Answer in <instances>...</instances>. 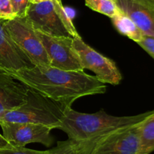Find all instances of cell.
<instances>
[{
	"instance_id": "obj_1",
	"label": "cell",
	"mask_w": 154,
	"mask_h": 154,
	"mask_svg": "<svg viewBox=\"0 0 154 154\" xmlns=\"http://www.w3.org/2000/svg\"><path fill=\"white\" fill-rule=\"evenodd\" d=\"M10 74L29 90L66 108L72 106L80 98L103 94L107 90L105 83L84 71H67L51 66H34Z\"/></svg>"
},
{
	"instance_id": "obj_2",
	"label": "cell",
	"mask_w": 154,
	"mask_h": 154,
	"mask_svg": "<svg viewBox=\"0 0 154 154\" xmlns=\"http://www.w3.org/2000/svg\"><path fill=\"white\" fill-rule=\"evenodd\" d=\"M153 111L152 110L135 116L115 117L103 110L94 114H87L66 107L59 129L66 132L69 138L75 141L99 139L116 129L142 121Z\"/></svg>"
},
{
	"instance_id": "obj_3",
	"label": "cell",
	"mask_w": 154,
	"mask_h": 154,
	"mask_svg": "<svg viewBox=\"0 0 154 154\" xmlns=\"http://www.w3.org/2000/svg\"><path fill=\"white\" fill-rule=\"evenodd\" d=\"M66 107L29 90L27 101L0 116V123H34L59 129Z\"/></svg>"
},
{
	"instance_id": "obj_4",
	"label": "cell",
	"mask_w": 154,
	"mask_h": 154,
	"mask_svg": "<svg viewBox=\"0 0 154 154\" xmlns=\"http://www.w3.org/2000/svg\"><path fill=\"white\" fill-rule=\"evenodd\" d=\"M4 26L14 42L34 66H51L43 45L26 17H16L5 20Z\"/></svg>"
},
{
	"instance_id": "obj_5",
	"label": "cell",
	"mask_w": 154,
	"mask_h": 154,
	"mask_svg": "<svg viewBox=\"0 0 154 154\" xmlns=\"http://www.w3.org/2000/svg\"><path fill=\"white\" fill-rule=\"evenodd\" d=\"M73 47L79 57L84 69H89L105 84L118 85L122 75L115 62L95 51L83 41L82 38H73Z\"/></svg>"
},
{
	"instance_id": "obj_6",
	"label": "cell",
	"mask_w": 154,
	"mask_h": 154,
	"mask_svg": "<svg viewBox=\"0 0 154 154\" xmlns=\"http://www.w3.org/2000/svg\"><path fill=\"white\" fill-rule=\"evenodd\" d=\"M145 119L104 135L90 154H138L141 129Z\"/></svg>"
},
{
	"instance_id": "obj_7",
	"label": "cell",
	"mask_w": 154,
	"mask_h": 154,
	"mask_svg": "<svg viewBox=\"0 0 154 154\" xmlns=\"http://www.w3.org/2000/svg\"><path fill=\"white\" fill-rule=\"evenodd\" d=\"M35 31L48 54L51 66L67 71L84 70L73 47V38L49 35Z\"/></svg>"
},
{
	"instance_id": "obj_8",
	"label": "cell",
	"mask_w": 154,
	"mask_h": 154,
	"mask_svg": "<svg viewBox=\"0 0 154 154\" xmlns=\"http://www.w3.org/2000/svg\"><path fill=\"white\" fill-rule=\"evenodd\" d=\"M3 136L9 144L24 147L30 143H40L50 147L54 143L52 128L34 123H0Z\"/></svg>"
},
{
	"instance_id": "obj_9",
	"label": "cell",
	"mask_w": 154,
	"mask_h": 154,
	"mask_svg": "<svg viewBox=\"0 0 154 154\" xmlns=\"http://www.w3.org/2000/svg\"><path fill=\"white\" fill-rule=\"evenodd\" d=\"M25 17L36 31L49 35L71 37L56 12L53 0L30 3Z\"/></svg>"
},
{
	"instance_id": "obj_10",
	"label": "cell",
	"mask_w": 154,
	"mask_h": 154,
	"mask_svg": "<svg viewBox=\"0 0 154 154\" xmlns=\"http://www.w3.org/2000/svg\"><path fill=\"white\" fill-rule=\"evenodd\" d=\"M5 20L0 19V70L14 72L34 66L29 59L17 46L4 26Z\"/></svg>"
},
{
	"instance_id": "obj_11",
	"label": "cell",
	"mask_w": 154,
	"mask_h": 154,
	"mask_svg": "<svg viewBox=\"0 0 154 154\" xmlns=\"http://www.w3.org/2000/svg\"><path fill=\"white\" fill-rule=\"evenodd\" d=\"M29 89L10 73L0 70V116L23 105Z\"/></svg>"
},
{
	"instance_id": "obj_12",
	"label": "cell",
	"mask_w": 154,
	"mask_h": 154,
	"mask_svg": "<svg viewBox=\"0 0 154 154\" xmlns=\"http://www.w3.org/2000/svg\"><path fill=\"white\" fill-rule=\"evenodd\" d=\"M145 35L154 37V7L146 0H114Z\"/></svg>"
},
{
	"instance_id": "obj_13",
	"label": "cell",
	"mask_w": 154,
	"mask_h": 154,
	"mask_svg": "<svg viewBox=\"0 0 154 154\" xmlns=\"http://www.w3.org/2000/svg\"><path fill=\"white\" fill-rule=\"evenodd\" d=\"M97 142V140L75 141L69 138L57 142L55 147L48 150V154H90Z\"/></svg>"
},
{
	"instance_id": "obj_14",
	"label": "cell",
	"mask_w": 154,
	"mask_h": 154,
	"mask_svg": "<svg viewBox=\"0 0 154 154\" xmlns=\"http://www.w3.org/2000/svg\"><path fill=\"white\" fill-rule=\"evenodd\" d=\"M111 20L119 33L126 36L136 43L139 42L144 37V34L138 26L123 12L111 18Z\"/></svg>"
},
{
	"instance_id": "obj_15",
	"label": "cell",
	"mask_w": 154,
	"mask_h": 154,
	"mask_svg": "<svg viewBox=\"0 0 154 154\" xmlns=\"http://www.w3.org/2000/svg\"><path fill=\"white\" fill-rule=\"evenodd\" d=\"M154 151V111L145 119L140 134L138 154H150Z\"/></svg>"
},
{
	"instance_id": "obj_16",
	"label": "cell",
	"mask_w": 154,
	"mask_h": 154,
	"mask_svg": "<svg viewBox=\"0 0 154 154\" xmlns=\"http://www.w3.org/2000/svg\"><path fill=\"white\" fill-rule=\"evenodd\" d=\"M86 6L110 18L121 13L114 0H85Z\"/></svg>"
},
{
	"instance_id": "obj_17",
	"label": "cell",
	"mask_w": 154,
	"mask_h": 154,
	"mask_svg": "<svg viewBox=\"0 0 154 154\" xmlns=\"http://www.w3.org/2000/svg\"><path fill=\"white\" fill-rule=\"evenodd\" d=\"M54 2V8H55L56 12H57V15H58L59 18H60V21L63 23V26L66 28L68 32L72 38H81V35H79L78 32L77 31L76 28H75V25L72 23V18L67 13L65 8L63 7V4H62L61 0H53Z\"/></svg>"
},
{
	"instance_id": "obj_18",
	"label": "cell",
	"mask_w": 154,
	"mask_h": 154,
	"mask_svg": "<svg viewBox=\"0 0 154 154\" xmlns=\"http://www.w3.org/2000/svg\"><path fill=\"white\" fill-rule=\"evenodd\" d=\"M0 154H48V150H32L23 146H15L9 144L6 147L0 149Z\"/></svg>"
},
{
	"instance_id": "obj_19",
	"label": "cell",
	"mask_w": 154,
	"mask_h": 154,
	"mask_svg": "<svg viewBox=\"0 0 154 154\" xmlns=\"http://www.w3.org/2000/svg\"><path fill=\"white\" fill-rule=\"evenodd\" d=\"M12 8L16 17H25L26 15L27 10L29 6V0H11Z\"/></svg>"
},
{
	"instance_id": "obj_20",
	"label": "cell",
	"mask_w": 154,
	"mask_h": 154,
	"mask_svg": "<svg viewBox=\"0 0 154 154\" xmlns=\"http://www.w3.org/2000/svg\"><path fill=\"white\" fill-rule=\"evenodd\" d=\"M15 17L11 0H0V19L8 20Z\"/></svg>"
},
{
	"instance_id": "obj_21",
	"label": "cell",
	"mask_w": 154,
	"mask_h": 154,
	"mask_svg": "<svg viewBox=\"0 0 154 154\" xmlns=\"http://www.w3.org/2000/svg\"><path fill=\"white\" fill-rule=\"evenodd\" d=\"M137 44L154 60V37L144 35L142 39Z\"/></svg>"
},
{
	"instance_id": "obj_22",
	"label": "cell",
	"mask_w": 154,
	"mask_h": 154,
	"mask_svg": "<svg viewBox=\"0 0 154 154\" xmlns=\"http://www.w3.org/2000/svg\"><path fill=\"white\" fill-rule=\"evenodd\" d=\"M9 143L8 142L7 140L4 138L2 134H0V149L3 148V147H6L7 145H8Z\"/></svg>"
},
{
	"instance_id": "obj_23",
	"label": "cell",
	"mask_w": 154,
	"mask_h": 154,
	"mask_svg": "<svg viewBox=\"0 0 154 154\" xmlns=\"http://www.w3.org/2000/svg\"><path fill=\"white\" fill-rule=\"evenodd\" d=\"M29 1L30 3H38L45 1V0H29Z\"/></svg>"
},
{
	"instance_id": "obj_24",
	"label": "cell",
	"mask_w": 154,
	"mask_h": 154,
	"mask_svg": "<svg viewBox=\"0 0 154 154\" xmlns=\"http://www.w3.org/2000/svg\"><path fill=\"white\" fill-rule=\"evenodd\" d=\"M146 1L150 3V4H151L152 5H153V7H154V0H146Z\"/></svg>"
}]
</instances>
